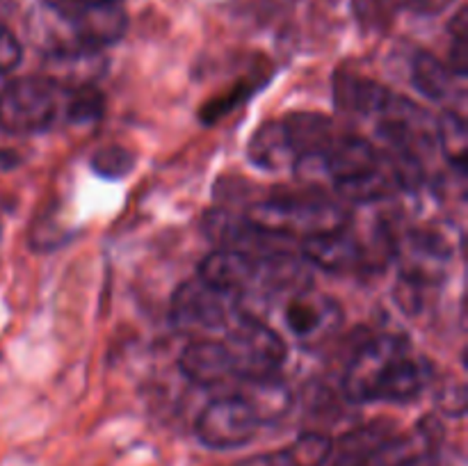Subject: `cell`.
<instances>
[{"instance_id":"obj_32","label":"cell","mask_w":468,"mask_h":466,"mask_svg":"<svg viewBox=\"0 0 468 466\" xmlns=\"http://www.w3.org/2000/svg\"><path fill=\"white\" fill-rule=\"evenodd\" d=\"M0 236H3V227H0Z\"/></svg>"},{"instance_id":"obj_19","label":"cell","mask_w":468,"mask_h":466,"mask_svg":"<svg viewBox=\"0 0 468 466\" xmlns=\"http://www.w3.org/2000/svg\"><path fill=\"white\" fill-rule=\"evenodd\" d=\"M410 71H411V82H414L416 90H419L423 96H428L430 101L451 99L455 73L448 69V64H443L441 59L434 58L432 53H425V50L414 53Z\"/></svg>"},{"instance_id":"obj_7","label":"cell","mask_w":468,"mask_h":466,"mask_svg":"<svg viewBox=\"0 0 468 466\" xmlns=\"http://www.w3.org/2000/svg\"><path fill=\"white\" fill-rule=\"evenodd\" d=\"M259 428L254 409L240 396H222L201 409L195 434L201 446L210 450H233L247 446Z\"/></svg>"},{"instance_id":"obj_25","label":"cell","mask_w":468,"mask_h":466,"mask_svg":"<svg viewBox=\"0 0 468 466\" xmlns=\"http://www.w3.org/2000/svg\"><path fill=\"white\" fill-rule=\"evenodd\" d=\"M90 164L101 178L119 181V178L128 176V174L133 172V167H135V154L122 144H108L101 146V149L91 155Z\"/></svg>"},{"instance_id":"obj_24","label":"cell","mask_w":468,"mask_h":466,"mask_svg":"<svg viewBox=\"0 0 468 466\" xmlns=\"http://www.w3.org/2000/svg\"><path fill=\"white\" fill-rule=\"evenodd\" d=\"M334 441L323 432H306L295 439L291 448H286L292 466H323L332 457Z\"/></svg>"},{"instance_id":"obj_21","label":"cell","mask_w":468,"mask_h":466,"mask_svg":"<svg viewBox=\"0 0 468 466\" xmlns=\"http://www.w3.org/2000/svg\"><path fill=\"white\" fill-rule=\"evenodd\" d=\"M434 128H437L434 132H437V142L443 158L451 163V167L464 174L468 160V131L464 117L460 112H455V110H451V112L439 114Z\"/></svg>"},{"instance_id":"obj_29","label":"cell","mask_w":468,"mask_h":466,"mask_svg":"<svg viewBox=\"0 0 468 466\" xmlns=\"http://www.w3.org/2000/svg\"><path fill=\"white\" fill-rule=\"evenodd\" d=\"M439 409L443 414L452 416V418H462L466 411V391L462 384L457 387H448L439 393Z\"/></svg>"},{"instance_id":"obj_15","label":"cell","mask_w":468,"mask_h":466,"mask_svg":"<svg viewBox=\"0 0 468 466\" xmlns=\"http://www.w3.org/2000/svg\"><path fill=\"white\" fill-rule=\"evenodd\" d=\"M432 379V368L425 359L416 356L414 352H407L393 365L388 377L384 379L379 388L378 402H411L428 388Z\"/></svg>"},{"instance_id":"obj_16","label":"cell","mask_w":468,"mask_h":466,"mask_svg":"<svg viewBox=\"0 0 468 466\" xmlns=\"http://www.w3.org/2000/svg\"><path fill=\"white\" fill-rule=\"evenodd\" d=\"M242 391L238 396L254 409L261 425L274 423L283 418L292 407V393L286 384L277 377L263 379H240Z\"/></svg>"},{"instance_id":"obj_20","label":"cell","mask_w":468,"mask_h":466,"mask_svg":"<svg viewBox=\"0 0 468 466\" xmlns=\"http://www.w3.org/2000/svg\"><path fill=\"white\" fill-rule=\"evenodd\" d=\"M334 185H336V192L341 195V199L355 201V204H373V201L387 199L398 187L391 172L384 164H379L373 172L361 174V176L334 183Z\"/></svg>"},{"instance_id":"obj_8","label":"cell","mask_w":468,"mask_h":466,"mask_svg":"<svg viewBox=\"0 0 468 466\" xmlns=\"http://www.w3.org/2000/svg\"><path fill=\"white\" fill-rule=\"evenodd\" d=\"M259 260L229 247H218L199 263L197 277L222 295L240 302L254 288Z\"/></svg>"},{"instance_id":"obj_31","label":"cell","mask_w":468,"mask_h":466,"mask_svg":"<svg viewBox=\"0 0 468 466\" xmlns=\"http://www.w3.org/2000/svg\"><path fill=\"white\" fill-rule=\"evenodd\" d=\"M402 466H439V461H437V457L432 455V450H423V452H419L416 457H411L410 461H405Z\"/></svg>"},{"instance_id":"obj_22","label":"cell","mask_w":468,"mask_h":466,"mask_svg":"<svg viewBox=\"0 0 468 466\" xmlns=\"http://www.w3.org/2000/svg\"><path fill=\"white\" fill-rule=\"evenodd\" d=\"M423 450L430 448H423V437L419 434H393L379 443L361 466H402Z\"/></svg>"},{"instance_id":"obj_23","label":"cell","mask_w":468,"mask_h":466,"mask_svg":"<svg viewBox=\"0 0 468 466\" xmlns=\"http://www.w3.org/2000/svg\"><path fill=\"white\" fill-rule=\"evenodd\" d=\"M103 112V94L91 85L67 87L64 94V119L69 123H91Z\"/></svg>"},{"instance_id":"obj_17","label":"cell","mask_w":468,"mask_h":466,"mask_svg":"<svg viewBox=\"0 0 468 466\" xmlns=\"http://www.w3.org/2000/svg\"><path fill=\"white\" fill-rule=\"evenodd\" d=\"M297 158L306 154H327L332 140V122L318 112H291L282 117Z\"/></svg>"},{"instance_id":"obj_28","label":"cell","mask_w":468,"mask_h":466,"mask_svg":"<svg viewBox=\"0 0 468 466\" xmlns=\"http://www.w3.org/2000/svg\"><path fill=\"white\" fill-rule=\"evenodd\" d=\"M48 9H53L55 14H59L62 18H71L76 14L87 12V9L103 7V5H117L122 0H41Z\"/></svg>"},{"instance_id":"obj_4","label":"cell","mask_w":468,"mask_h":466,"mask_svg":"<svg viewBox=\"0 0 468 466\" xmlns=\"http://www.w3.org/2000/svg\"><path fill=\"white\" fill-rule=\"evenodd\" d=\"M411 347L398 334H379L356 350L343 375V393L350 402H378L379 388L393 365Z\"/></svg>"},{"instance_id":"obj_2","label":"cell","mask_w":468,"mask_h":466,"mask_svg":"<svg viewBox=\"0 0 468 466\" xmlns=\"http://www.w3.org/2000/svg\"><path fill=\"white\" fill-rule=\"evenodd\" d=\"M245 219L259 231L272 238H295L302 240L318 233L334 231L350 224L347 213L334 201L309 199H265L247 208Z\"/></svg>"},{"instance_id":"obj_18","label":"cell","mask_w":468,"mask_h":466,"mask_svg":"<svg viewBox=\"0 0 468 466\" xmlns=\"http://www.w3.org/2000/svg\"><path fill=\"white\" fill-rule=\"evenodd\" d=\"M393 437V428L387 420H375V423L361 425V428L347 432L336 446L332 448V466H361L368 460L370 452Z\"/></svg>"},{"instance_id":"obj_10","label":"cell","mask_w":468,"mask_h":466,"mask_svg":"<svg viewBox=\"0 0 468 466\" xmlns=\"http://www.w3.org/2000/svg\"><path fill=\"white\" fill-rule=\"evenodd\" d=\"M178 368L192 384L204 388L224 387L233 377L231 361L222 341L197 338L178 356Z\"/></svg>"},{"instance_id":"obj_12","label":"cell","mask_w":468,"mask_h":466,"mask_svg":"<svg viewBox=\"0 0 468 466\" xmlns=\"http://www.w3.org/2000/svg\"><path fill=\"white\" fill-rule=\"evenodd\" d=\"M391 96L393 91H388L384 85L364 76H355V73L338 71L336 80H334V99H336L338 108L352 114H361V117L378 119Z\"/></svg>"},{"instance_id":"obj_14","label":"cell","mask_w":468,"mask_h":466,"mask_svg":"<svg viewBox=\"0 0 468 466\" xmlns=\"http://www.w3.org/2000/svg\"><path fill=\"white\" fill-rule=\"evenodd\" d=\"M247 155L256 167L268 169V172L292 167L297 160L282 119H272L256 128L247 144Z\"/></svg>"},{"instance_id":"obj_27","label":"cell","mask_w":468,"mask_h":466,"mask_svg":"<svg viewBox=\"0 0 468 466\" xmlns=\"http://www.w3.org/2000/svg\"><path fill=\"white\" fill-rule=\"evenodd\" d=\"M21 59H23L21 41L16 39V35H14L9 27H5L3 23H0V76L12 73L14 69L21 64Z\"/></svg>"},{"instance_id":"obj_26","label":"cell","mask_w":468,"mask_h":466,"mask_svg":"<svg viewBox=\"0 0 468 466\" xmlns=\"http://www.w3.org/2000/svg\"><path fill=\"white\" fill-rule=\"evenodd\" d=\"M355 14L361 26L366 27H382L391 21L396 0H352Z\"/></svg>"},{"instance_id":"obj_9","label":"cell","mask_w":468,"mask_h":466,"mask_svg":"<svg viewBox=\"0 0 468 466\" xmlns=\"http://www.w3.org/2000/svg\"><path fill=\"white\" fill-rule=\"evenodd\" d=\"M302 256L314 268L332 274L355 272L366 260V251L361 247L359 238L347 227L304 238L302 240Z\"/></svg>"},{"instance_id":"obj_5","label":"cell","mask_w":468,"mask_h":466,"mask_svg":"<svg viewBox=\"0 0 468 466\" xmlns=\"http://www.w3.org/2000/svg\"><path fill=\"white\" fill-rule=\"evenodd\" d=\"M236 304L238 300L222 295L199 277H195L176 288L172 306H169V318L174 327L186 334L219 332V329H229V324L240 315L233 309Z\"/></svg>"},{"instance_id":"obj_1","label":"cell","mask_w":468,"mask_h":466,"mask_svg":"<svg viewBox=\"0 0 468 466\" xmlns=\"http://www.w3.org/2000/svg\"><path fill=\"white\" fill-rule=\"evenodd\" d=\"M67 87L48 76L14 78L0 90V128L9 135H35L58 122Z\"/></svg>"},{"instance_id":"obj_6","label":"cell","mask_w":468,"mask_h":466,"mask_svg":"<svg viewBox=\"0 0 468 466\" xmlns=\"http://www.w3.org/2000/svg\"><path fill=\"white\" fill-rule=\"evenodd\" d=\"M283 323L292 341L302 347H318L341 332L346 313L332 295L304 286L288 295Z\"/></svg>"},{"instance_id":"obj_30","label":"cell","mask_w":468,"mask_h":466,"mask_svg":"<svg viewBox=\"0 0 468 466\" xmlns=\"http://www.w3.org/2000/svg\"><path fill=\"white\" fill-rule=\"evenodd\" d=\"M233 466H292V461L286 450H274V452H259V455L245 457V460H240Z\"/></svg>"},{"instance_id":"obj_3","label":"cell","mask_w":468,"mask_h":466,"mask_svg":"<svg viewBox=\"0 0 468 466\" xmlns=\"http://www.w3.org/2000/svg\"><path fill=\"white\" fill-rule=\"evenodd\" d=\"M222 343L236 379L277 377L288 355L282 334L247 313H240L229 324Z\"/></svg>"},{"instance_id":"obj_13","label":"cell","mask_w":468,"mask_h":466,"mask_svg":"<svg viewBox=\"0 0 468 466\" xmlns=\"http://www.w3.org/2000/svg\"><path fill=\"white\" fill-rule=\"evenodd\" d=\"M324 158H327V174L334 183L361 176L382 164L378 146L356 135H347L334 142Z\"/></svg>"},{"instance_id":"obj_11","label":"cell","mask_w":468,"mask_h":466,"mask_svg":"<svg viewBox=\"0 0 468 466\" xmlns=\"http://www.w3.org/2000/svg\"><path fill=\"white\" fill-rule=\"evenodd\" d=\"M64 21L71 27L73 41L78 46L76 50H90V53H99L103 46L122 39L128 23L122 3L87 9V12L64 18Z\"/></svg>"}]
</instances>
